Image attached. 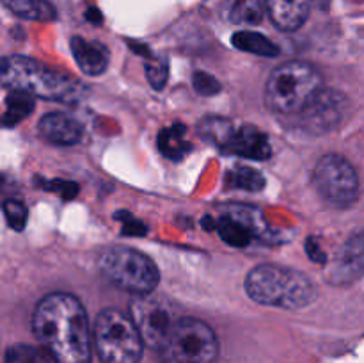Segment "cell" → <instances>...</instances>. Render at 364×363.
<instances>
[{"mask_svg":"<svg viewBox=\"0 0 364 363\" xmlns=\"http://www.w3.org/2000/svg\"><path fill=\"white\" fill-rule=\"evenodd\" d=\"M32 330L55 363H91L87 313L75 295L53 292L38 302Z\"/></svg>","mask_w":364,"mask_h":363,"instance_id":"obj_1","label":"cell"},{"mask_svg":"<svg viewBox=\"0 0 364 363\" xmlns=\"http://www.w3.org/2000/svg\"><path fill=\"white\" fill-rule=\"evenodd\" d=\"M0 85L55 102H71L84 91L68 75L21 56L0 57Z\"/></svg>","mask_w":364,"mask_h":363,"instance_id":"obj_2","label":"cell"},{"mask_svg":"<svg viewBox=\"0 0 364 363\" xmlns=\"http://www.w3.org/2000/svg\"><path fill=\"white\" fill-rule=\"evenodd\" d=\"M245 290L256 302L287 310L304 308L316 298V288L308 276L270 263L255 267L247 274Z\"/></svg>","mask_w":364,"mask_h":363,"instance_id":"obj_3","label":"cell"},{"mask_svg":"<svg viewBox=\"0 0 364 363\" xmlns=\"http://www.w3.org/2000/svg\"><path fill=\"white\" fill-rule=\"evenodd\" d=\"M322 84L318 70L304 60H288L272 71L265 85V103L276 112H301Z\"/></svg>","mask_w":364,"mask_h":363,"instance_id":"obj_4","label":"cell"},{"mask_svg":"<svg viewBox=\"0 0 364 363\" xmlns=\"http://www.w3.org/2000/svg\"><path fill=\"white\" fill-rule=\"evenodd\" d=\"M92 342L103 363H139L144 345L134 320L114 308L96 317Z\"/></svg>","mask_w":364,"mask_h":363,"instance_id":"obj_5","label":"cell"},{"mask_svg":"<svg viewBox=\"0 0 364 363\" xmlns=\"http://www.w3.org/2000/svg\"><path fill=\"white\" fill-rule=\"evenodd\" d=\"M98 265L110 283L135 295L151 294L160 280L159 269L149 256L124 246L105 249L100 255Z\"/></svg>","mask_w":364,"mask_h":363,"instance_id":"obj_6","label":"cell"},{"mask_svg":"<svg viewBox=\"0 0 364 363\" xmlns=\"http://www.w3.org/2000/svg\"><path fill=\"white\" fill-rule=\"evenodd\" d=\"M164 363H215L219 342L208 324L199 319H178L164 344Z\"/></svg>","mask_w":364,"mask_h":363,"instance_id":"obj_7","label":"cell"},{"mask_svg":"<svg viewBox=\"0 0 364 363\" xmlns=\"http://www.w3.org/2000/svg\"><path fill=\"white\" fill-rule=\"evenodd\" d=\"M313 182L318 194L329 205L348 209L359 194V178L354 166L345 157L329 153L318 160L313 171Z\"/></svg>","mask_w":364,"mask_h":363,"instance_id":"obj_8","label":"cell"},{"mask_svg":"<svg viewBox=\"0 0 364 363\" xmlns=\"http://www.w3.org/2000/svg\"><path fill=\"white\" fill-rule=\"evenodd\" d=\"M130 308V319L134 320L142 342L160 351L176 324L173 310L166 301L149 294L137 295Z\"/></svg>","mask_w":364,"mask_h":363,"instance_id":"obj_9","label":"cell"},{"mask_svg":"<svg viewBox=\"0 0 364 363\" xmlns=\"http://www.w3.org/2000/svg\"><path fill=\"white\" fill-rule=\"evenodd\" d=\"M347 112V98L334 89H318L301 110L302 127L311 134H326L340 125Z\"/></svg>","mask_w":364,"mask_h":363,"instance_id":"obj_10","label":"cell"},{"mask_svg":"<svg viewBox=\"0 0 364 363\" xmlns=\"http://www.w3.org/2000/svg\"><path fill=\"white\" fill-rule=\"evenodd\" d=\"M364 273V235L348 238L340 249L331 269V280L334 283H350Z\"/></svg>","mask_w":364,"mask_h":363,"instance_id":"obj_11","label":"cell"},{"mask_svg":"<svg viewBox=\"0 0 364 363\" xmlns=\"http://www.w3.org/2000/svg\"><path fill=\"white\" fill-rule=\"evenodd\" d=\"M223 152L245 157V159L265 160L269 159L272 149H270V142L263 132H259L256 127L245 125V127L235 128Z\"/></svg>","mask_w":364,"mask_h":363,"instance_id":"obj_12","label":"cell"},{"mask_svg":"<svg viewBox=\"0 0 364 363\" xmlns=\"http://www.w3.org/2000/svg\"><path fill=\"white\" fill-rule=\"evenodd\" d=\"M270 20L281 31H297L308 20L311 0H265Z\"/></svg>","mask_w":364,"mask_h":363,"instance_id":"obj_13","label":"cell"},{"mask_svg":"<svg viewBox=\"0 0 364 363\" xmlns=\"http://www.w3.org/2000/svg\"><path fill=\"white\" fill-rule=\"evenodd\" d=\"M39 132L53 144H77L82 139V127L75 117L63 112H50L39 121Z\"/></svg>","mask_w":364,"mask_h":363,"instance_id":"obj_14","label":"cell"},{"mask_svg":"<svg viewBox=\"0 0 364 363\" xmlns=\"http://www.w3.org/2000/svg\"><path fill=\"white\" fill-rule=\"evenodd\" d=\"M71 53L80 70L91 77L102 75L109 66V50L98 41H89L80 36H75L71 38Z\"/></svg>","mask_w":364,"mask_h":363,"instance_id":"obj_15","label":"cell"},{"mask_svg":"<svg viewBox=\"0 0 364 363\" xmlns=\"http://www.w3.org/2000/svg\"><path fill=\"white\" fill-rule=\"evenodd\" d=\"M226 18L235 25H258L265 14L263 0H226Z\"/></svg>","mask_w":364,"mask_h":363,"instance_id":"obj_16","label":"cell"},{"mask_svg":"<svg viewBox=\"0 0 364 363\" xmlns=\"http://www.w3.org/2000/svg\"><path fill=\"white\" fill-rule=\"evenodd\" d=\"M215 228L217 231H219L220 238H223L226 244L233 246V248H245V246L251 242L252 233H255L251 224L237 216L220 217V219L217 221Z\"/></svg>","mask_w":364,"mask_h":363,"instance_id":"obj_17","label":"cell"},{"mask_svg":"<svg viewBox=\"0 0 364 363\" xmlns=\"http://www.w3.org/2000/svg\"><path fill=\"white\" fill-rule=\"evenodd\" d=\"M0 4L23 20L50 21L55 18V9L48 0H0Z\"/></svg>","mask_w":364,"mask_h":363,"instance_id":"obj_18","label":"cell"},{"mask_svg":"<svg viewBox=\"0 0 364 363\" xmlns=\"http://www.w3.org/2000/svg\"><path fill=\"white\" fill-rule=\"evenodd\" d=\"M187 128L183 125L176 123L169 128H164L159 135V148L167 159L171 160H180L191 152V142L185 137Z\"/></svg>","mask_w":364,"mask_h":363,"instance_id":"obj_19","label":"cell"},{"mask_svg":"<svg viewBox=\"0 0 364 363\" xmlns=\"http://www.w3.org/2000/svg\"><path fill=\"white\" fill-rule=\"evenodd\" d=\"M233 45L237 48L244 50V52L256 53V56L262 57H276L279 53L276 43L270 41L269 38H265L263 34L252 31H240L233 36Z\"/></svg>","mask_w":364,"mask_h":363,"instance_id":"obj_20","label":"cell"},{"mask_svg":"<svg viewBox=\"0 0 364 363\" xmlns=\"http://www.w3.org/2000/svg\"><path fill=\"white\" fill-rule=\"evenodd\" d=\"M7 110L2 116V125L4 127H14V125L20 123L25 116L31 114V110L34 109V100L31 95L20 91H13L6 100Z\"/></svg>","mask_w":364,"mask_h":363,"instance_id":"obj_21","label":"cell"},{"mask_svg":"<svg viewBox=\"0 0 364 363\" xmlns=\"http://www.w3.org/2000/svg\"><path fill=\"white\" fill-rule=\"evenodd\" d=\"M199 132H201L206 141L213 142L217 148L224 149L231 134L235 132V127L228 120H223V117H206L199 125Z\"/></svg>","mask_w":364,"mask_h":363,"instance_id":"obj_22","label":"cell"},{"mask_svg":"<svg viewBox=\"0 0 364 363\" xmlns=\"http://www.w3.org/2000/svg\"><path fill=\"white\" fill-rule=\"evenodd\" d=\"M230 185L242 189V191H262L265 187V178L258 169H252L247 166H238L237 169L231 171Z\"/></svg>","mask_w":364,"mask_h":363,"instance_id":"obj_23","label":"cell"},{"mask_svg":"<svg viewBox=\"0 0 364 363\" xmlns=\"http://www.w3.org/2000/svg\"><path fill=\"white\" fill-rule=\"evenodd\" d=\"M6 363H50V359L41 349L27 344H18L6 352Z\"/></svg>","mask_w":364,"mask_h":363,"instance_id":"obj_24","label":"cell"},{"mask_svg":"<svg viewBox=\"0 0 364 363\" xmlns=\"http://www.w3.org/2000/svg\"><path fill=\"white\" fill-rule=\"evenodd\" d=\"M4 214H6L7 224H9L13 230H23L25 224H27V206L21 201L16 199H7L4 203Z\"/></svg>","mask_w":364,"mask_h":363,"instance_id":"obj_25","label":"cell"},{"mask_svg":"<svg viewBox=\"0 0 364 363\" xmlns=\"http://www.w3.org/2000/svg\"><path fill=\"white\" fill-rule=\"evenodd\" d=\"M167 63L162 59H153L146 64V75H148L149 84L153 85L155 89H162L164 84L167 80Z\"/></svg>","mask_w":364,"mask_h":363,"instance_id":"obj_26","label":"cell"},{"mask_svg":"<svg viewBox=\"0 0 364 363\" xmlns=\"http://www.w3.org/2000/svg\"><path fill=\"white\" fill-rule=\"evenodd\" d=\"M192 84H194V89L199 93V95L212 96L220 91V84L217 82V78L212 77L210 73H205V71H198V73H194V77H192Z\"/></svg>","mask_w":364,"mask_h":363,"instance_id":"obj_27","label":"cell"},{"mask_svg":"<svg viewBox=\"0 0 364 363\" xmlns=\"http://www.w3.org/2000/svg\"><path fill=\"white\" fill-rule=\"evenodd\" d=\"M39 185L46 191H55L57 194L63 196L64 199H71L77 196L78 185L75 182L66 180H39Z\"/></svg>","mask_w":364,"mask_h":363,"instance_id":"obj_28","label":"cell"},{"mask_svg":"<svg viewBox=\"0 0 364 363\" xmlns=\"http://www.w3.org/2000/svg\"><path fill=\"white\" fill-rule=\"evenodd\" d=\"M123 233L124 235H144L146 226L139 219H134L132 216L124 214L123 216Z\"/></svg>","mask_w":364,"mask_h":363,"instance_id":"obj_29","label":"cell"},{"mask_svg":"<svg viewBox=\"0 0 364 363\" xmlns=\"http://www.w3.org/2000/svg\"><path fill=\"white\" fill-rule=\"evenodd\" d=\"M308 255L311 256V258L315 260V262H320V263L326 262V255H323L322 249L318 248V244H316V242L313 241V238H309V241H308Z\"/></svg>","mask_w":364,"mask_h":363,"instance_id":"obj_30","label":"cell"},{"mask_svg":"<svg viewBox=\"0 0 364 363\" xmlns=\"http://www.w3.org/2000/svg\"><path fill=\"white\" fill-rule=\"evenodd\" d=\"M87 20L92 21V23H102V13L98 9H95V7H91L87 11Z\"/></svg>","mask_w":364,"mask_h":363,"instance_id":"obj_31","label":"cell"}]
</instances>
